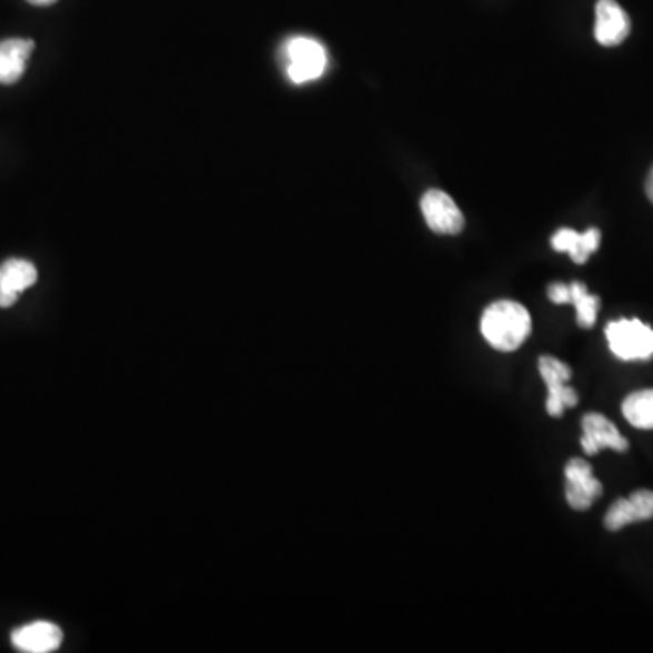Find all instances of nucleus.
<instances>
[{
	"mask_svg": "<svg viewBox=\"0 0 653 653\" xmlns=\"http://www.w3.org/2000/svg\"><path fill=\"white\" fill-rule=\"evenodd\" d=\"M481 332L495 351L514 352L532 332V318L521 303L500 300L492 303L481 318Z\"/></svg>",
	"mask_w": 653,
	"mask_h": 653,
	"instance_id": "obj_1",
	"label": "nucleus"
},
{
	"mask_svg": "<svg viewBox=\"0 0 653 653\" xmlns=\"http://www.w3.org/2000/svg\"><path fill=\"white\" fill-rule=\"evenodd\" d=\"M610 351L623 362H639L653 356V329L639 320H617L606 325Z\"/></svg>",
	"mask_w": 653,
	"mask_h": 653,
	"instance_id": "obj_2",
	"label": "nucleus"
},
{
	"mask_svg": "<svg viewBox=\"0 0 653 653\" xmlns=\"http://www.w3.org/2000/svg\"><path fill=\"white\" fill-rule=\"evenodd\" d=\"M289 79L294 84H305L322 77L326 66L323 46L308 37L291 39L285 46Z\"/></svg>",
	"mask_w": 653,
	"mask_h": 653,
	"instance_id": "obj_3",
	"label": "nucleus"
},
{
	"mask_svg": "<svg viewBox=\"0 0 653 653\" xmlns=\"http://www.w3.org/2000/svg\"><path fill=\"white\" fill-rule=\"evenodd\" d=\"M540 371L549 391L546 412L549 416L560 418L566 409L577 405V392L566 385L572 378V369L554 356L540 358Z\"/></svg>",
	"mask_w": 653,
	"mask_h": 653,
	"instance_id": "obj_4",
	"label": "nucleus"
},
{
	"mask_svg": "<svg viewBox=\"0 0 653 653\" xmlns=\"http://www.w3.org/2000/svg\"><path fill=\"white\" fill-rule=\"evenodd\" d=\"M564 478H566V501L572 509L577 512H584L594 505V501L603 494L601 481L595 480L592 474V466L589 461L574 458L564 466Z\"/></svg>",
	"mask_w": 653,
	"mask_h": 653,
	"instance_id": "obj_5",
	"label": "nucleus"
},
{
	"mask_svg": "<svg viewBox=\"0 0 653 653\" xmlns=\"http://www.w3.org/2000/svg\"><path fill=\"white\" fill-rule=\"evenodd\" d=\"M421 211L425 217L426 225L438 234H458L465 228V218L454 200L440 189L426 191L421 199Z\"/></svg>",
	"mask_w": 653,
	"mask_h": 653,
	"instance_id": "obj_6",
	"label": "nucleus"
},
{
	"mask_svg": "<svg viewBox=\"0 0 653 653\" xmlns=\"http://www.w3.org/2000/svg\"><path fill=\"white\" fill-rule=\"evenodd\" d=\"M583 438L581 446L584 454L595 455L603 449H612L615 452L629 451V441L624 440L617 426L599 412H590L583 418Z\"/></svg>",
	"mask_w": 653,
	"mask_h": 653,
	"instance_id": "obj_7",
	"label": "nucleus"
},
{
	"mask_svg": "<svg viewBox=\"0 0 653 653\" xmlns=\"http://www.w3.org/2000/svg\"><path fill=\"white\" fill-rule=\"evenodd\" d=\"M630 17L615 0H599L595 6V40L599 44L619 46L630 36Z\"/></svg>",
	"mask_w": 653,
	"mask_h": 653,
	"instance_id": "obj_8",
	"label": "nucleus"
},
{
	"mask_svg": "<svg viewBox=\"0 0 653 653\" xmlns=\"http://www.w3.org/2000/svg\"><path fill=\"white\" fill-rule=\"evenodd\" d=\"M653 520V492L652 490H637L626 500H617L610 506L604 515V526L617 532L624 526L639 523V521Z\"/></svg>",
	"mask_w": 653,
	"mask_h": 653,
	"instance_id": "obj_9",
	"label": "nucleus"
},
{
	"mask_svg": "<svg viewBox=\"0 0 653 653\" xmlns=\"http://www.w3.org/2000/svg\"><path fill=\"white\" fill-rule=\"evenodd\" d=\"M37 269L28 260L11 258L0 265V308L8 309L16 305L20 292L36 285Z\"/></svg>",
	"mask_w": 653,
	"mask_h": 653,
	"instance_id": "obj_10",
	"label": "nucleus"
},
{
	"mask_svg": "<svg viewBox=\"0 0 653 653\" xmlns=\"http://www.w3.org/2000/svg\"><path fill=\"white\" fill-rule=\"evenodd\" d=\"M11 643L20 652L50 653L59 649L62 643V632L57 624L37 621L16 630L11 634Z\"/></svg>",
	"mask_w": 653,
	"mask_h": 653,
	"instance_id": "obj_11",
	"label": "nucleus"
},
{
	"mask_svg": "<svg viewBox=\"0 0 653 653\" xmlns=\"http://www.w3.org/2000/svg\"><path fill=\"white\" fill-rule=\"evenodd\" d=\"M33 48V40L10 39L0 42V84L10 86L19 82Z\"/></svg>",
	"mask_w": 653,
	"mask_h": 653,
	"instance_id": "obj_12",
	"label": "nucleus"
},
{
	"mask_svg": "<svg viewBox=\"0 0 653 653\" xmlns=\"http://www.w3.org/2000/svg\"><path fill=\"white\" fill-rule=\"evenodd\" d=\"M601 245V231L592 228L586 233H575L574 229H560L552 237V248L557 253H569L575 263L589 262L590 254H594Z\"/></svg>",
	"mask_w": 653,
	"mask_h": 653,
	"instance_id": "obj_13",
	"label": "nucleus"
},
{
	"mask_svg": "<svg viewBox=\"0 0 653 653\" xmlns=\"http://www.w3.org/2000/svg\"><path fill=\"white\" fill-rule=\"evenodd\" d=\"M623 414L630 425L643 431L653 429V389L637 391L623 401Z\"/></svg>",
	"mask_w": 653,
	"mask_h": 653,
	"instance_id": "obj_14",
	"label": "nucleus"
},
{
	"mask_svg": "<svg viewBox=\"0 0 653 653\" xmlns=\"http://www.w3.org/2000/svg\"><path fill=\"white\" fill-rule=\"evenodd\" d=\"M570 303H574L580 326L592 329L597 320L599 305H601L599 297L590 294L584 283L574 282L570 283Z\"/></svg>",
	"mask_w": 653,
	"mask_h": 653,
	"instance_id": "obj_15",
	"label": "nucleus"
},
{
	"mask_svg": "<svg viewBox=\"0 0 653 653\" xmlns=\"http://www.w3.org/2000/svg\"><path fill=\"white\" fill-rule=\"evenodd\" d=\"M550 302L563 305V303H570V285L566 283H552L549 288Z\"/></svg>",
	"mask_w": 653,
	"mask_h": 653,
	"instance_id": "obj_16",
	"label": "nucleus"
},
{
	"mask_svg": "<svg viewBox=\"0 0 653 653\" xmlns=\"http://www.w3.org/2000/svg\"><path fill=\"white\" fill-rule=\"evenodd\" d=\"M646 194H649V199L653 203V168L650 171L649 179H646Z\"/></svg>",
	"mask_w": 653,
	"mask_h": 653,
	"instance_id": "obj_17",
	"label": "nucleus"
},
{
	"mask_svg": "<svg viewBox=\"0 0 653 653\" xmlns=\"http://www.w3.org/2000/svg\"><path fill=\"white\" fill-rule=\"evenodd\" d=\"M28 2H31V4L36 6H51L54 4L57 0H28Z\"/></svg>",
	"mask_w": 653,
	"mask_h": 653,
	"instance_id": "obj_18",
	"label": "nucleus"
}]
</instances>
